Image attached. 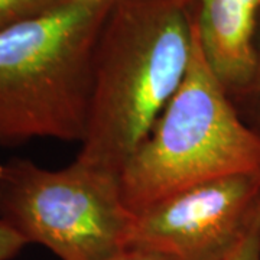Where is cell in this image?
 Returning a JSON list of instances; mask_svg holds the SVG:
<instances>
[{
  "label": "cell",
  "mask_w": 260,
  "mask_h": 260,
  "mask_svg": "<svg viewBox=\"0 0 260 260\" xmlns=\"http://www.w3.org/2000/svg\"><path fill=\"white\" fill-rule=\"evenodd\" d=\"M114 0H70L0 30V146L83 142L94 49Z\"/></svg>",
  "instance_id": "obj_2"
},
{
  "label": "cell",
  "mask_w": 260,
  "mask_h": 260,
  "mask_svg": "<svg viewBox=\"0 0 260 260\" xmlns=\"http://www.w3.org/2000/svg\"><path fill=\"white\" fill-rule=\"evenodd\" d=\"M260 224V169L195 184L135 213L129 244L172 260H229Z\"/></svg>",
  "instance_id": "obj_5"
},
{
  "label": "cell",
  "mask_w": 260,
  "mask_h": 260,
  "mask_svg": "<svg viewBox=\"0 0 260 260\" xmlns=\"http://www.w3.org/2000/svg\"><path fill=\"white\" fill-rule=\"evenodd\" d=\"M0 169H2V165H0Z\"/></svg>",
  "instance_id": "obj_13"
},
{
  "label": "cell",
  "mask_w": 260,
  "mask_h": 260,
  "mask_svg": "<svg viewBox=\"0 0 260 260\" xmlns=\"http://www.w3.org/2000/svg\"><path fill=\"white\" fill-rule=\"evenodd\" d=\"M135 214L120 175L78 160L45 169L13 158L0 169V220L59 260H106L129 244Z\"/></svg>",
  "instance_id": "obj_4"
},
{
  "label": "cell",
  "mask_w": 260,
  "mask_h": 260,
  "mask_svg": "<svg viewBox=\"0 0 260 260\" xmlns=\"http://www.w3.org/2000/svg\"><path fill=\"white\" fill-rule=\"evenodd\" d=\"M194 37L191 0H114L94 49L88 126L75 160L120 175L179 90Z\"/></svg>",
  "instance_id": "obj_1"
},
{
  "label": "cell",
  "mask_w": 260,
  "mask_h": 260,
  "mask_svg": "<svg viewBox=\"0 0 260 260\" xmlns=\"http://www.w3.org/2000/svg\"><path fill=\"white\" fill-rule=\"evenodd\" d=\"M240 114L246 126L260 138V25L257 34V58H256V71L254 78L247 93L243 94L237 102L233 103Z\"/></svg>",
  "instance_id": "obj_8"
},
{
  "label": "cell",
  "mask_w": 260,
  "mask_h": 260,
  "mask_svg": "<svg viewBox=\"0 0 260 260\" xmlns=\"http://www.w3.org/2000/svg\"><path fill=\"white\" fill-rule=\"evenodd\" d=\"M106 260H172L168 257L167 254H162L159 251L149 250L143 247H133L127 246L126 249H123L119 253H116L114 256L109 257Z\"/></svg>",
  "instance_id": "obj_10"
},
{
  "label": "cell",
  "mask_w": 260,
  "mask_h": 260,
  "mask_svg": "<svg viewBox=\"0 0 260 260\" xmlns=\"http://www.w3.org/2000/svg\"><path fill=\"white\" fill-rule=\"evenodd\" d=\"M254 169L260 138L242 120L195 35L179 90L121 171L123 200L135 214L188 186Z\"/></svg>",
  "instance_id": "obj_3"
},
{
  "label": "cell",
  "mask_w": 260,
  "mask_h": 260,
  "mask_svg": "<svg viewBox=\"0 0 260 260\" xmlns=\"http://www.w3.org/2000/svg\"><path fill=\"white\" fill-rule=\"evenodd\" d=\"M207 64L233 103L250 88L257 58L260 0H191Z\"/></svg>",
  "instance_id": "obj_6"
},
{
  "label": "cell",
  "mask_w": 260,
  "mask_h": 260,
  "mask_svg": "<svg viewBox=\"0 0 260 260\" xmlns=\"http://www.w3.org/2000/svg\"><path fill=\"white\" fill-rule=\"evenodd\" d=\"M77 2H88V3H100V2H109V0H77Z\"/></svg>",
  "instance_id": "obj_12"
},
{
  "label": "cell",
  "mask_w": 260,
  "mask_h": 260,
  "mask_svg": "<svg viewBox=\"0 0 260 260\" xmlns=\"http://www.w3.org/2000/svg\"><path fill=\"white\" fill-rule=\"evenodd\" d=\"M229 260H260V224Z\"/></svg>",
  "instance_id": "obj_11"
},
{
  "label": "cell",
  "mask_w": 260,
  "mask_h": 260,
  "mask_svg": "<svg viewBox=\"0 0 260 260\" xmlns=\"http://www.w3.org/2000/svg\"><path fill=\"white\" fill-rule=\"evenodd\" d=\"M70 0H0V30L37 18Z\"/></svg>",
  "instance_id": "obj_7"
},
{
  "label": "cell",
  "mask_w": 260,
  "mask_h": 260,
  "mask_svg": "<svg viewBox=\"0 0 260 260\" xmlns=\"http://www.w3.org/2000/svg\"><path fill=\"white\" fill-rule=\"evenodd\" d=\"M26 246L28 243L19 233L0 220V260H12Z\"/></svg>",
  "instance_id": "obj_9"
}]
</instances>
